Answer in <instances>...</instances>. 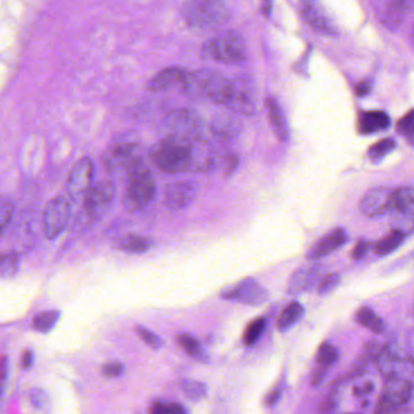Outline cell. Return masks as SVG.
Here are the masks:
<instances>
[{
  "label": "cell",
  "mask_w": 414,
  "mask_h": 414,
  "mask_svg": "<svg viewBox=\"0 0 414 414\" xmlns=\"http://www.w3.org/2000/svg\"><path fill=\"white\" fill-rule=\"evenodd\" d=\"M182 14L188 26L199 31L223 26L230 16L228 6L215 0L186 1L182 6Z\"/></svg>",
  "instance_id": "4"
},
{
  "label": "cell",
  "mask_w": 414,
  "mask_h": 414,
  "mask_svg": "<svg viewBox=\"0 0 414 414\" xmlns=\"http://www.w3.org/2000/svg\"><path fill=\"white\" fill-rule=\"evenodd\" d=\"M265 104H266L270 124H271L274 134L279 140L287 142L290 140V127H288V122L285 120V114L281 107L280 102L274 96H268Z\"/></svg>",
  "instance_id": "21"
},
{
  "label": "cell",
  "mask_w": 414,
  "mask_h": 414,
  "mask_svg": "<svg viewBox=\"0 0 414 414\" xmlns=\"http://www.w3.org/2000/svg\"><path fill=\"white\" fill-rule=\"evenodd\" d=\"M413 1L408 0H393L384 6L380 15V21L389 31H397L413 10Z\"/></svg>",
  "instance_id": "18"
},
{
  "label": "cell",
  "mask_w": 414,
  "mask_h": 414,
  "mask_svg": "<svg viewBox=\"0 0 414 414\" xmlns=\"http://www.w3.org/2000/svg\"><path fill=\"white\" fill-rule=\"evenodd\" d=\"M391 213H397L404 215V218H411L413 214V188L412 187H401L393 190L391 196Z\"/></svg>",
  "instance_id": "24"
},
{
  "label": "cell",
  "mask_w": 414,
  "mask_h": 414,
  "mask_svg": "<svg viewBox=\"0 0 414 414\" xmlns=\"http://www.w3.org/2000/svg\"><path fill=\"white\" fill-rule=\"evenodd\" d=\"M226 107L239 116H254L258 111V89L248 76L231 80V93Z\"/></svg>",
  "instance_id": "7"
},
{
  "label": "cell",
  "mask_w": 414,
  "mask_h": 414,
  "mask_svg": "<svg viewBox=\"0 0 414 414\" xmlns=\"http://www.w3.org/2000/svg\"><path fill=\"white\" fill-rule=\"evenodd\" d=\"M14 202L10 197H0V236L6 232L14 214Z\"/></svg>",
  "instance_id": "36"
},
{
  "label": "cell",
  "mask_w": 414,
  "mask_h": 414,
  "mask_svg": "<svg viewBox=\"0 0 414 414\" xmlns=\"http://www.w3.org/2000/svg\"><path fill=\"white\" fill-rule=\"evenodd\" d=\"M124 192V208L128 212H139L147 207L155 196L153 176L144 164L129 171Z\"/></svg>",
  "instance_id": "5"
},
{
  "label": "cell",
  "mask_w": 414,
  "mask_h": 414,
  "mask_svg": "<svg viewBox=\"0 0 414 414\" xmlns=\"http://www.w3.org/2000/svg\"><path fill=\"white\" fill-rule=\"evenodd\" d=\"M8 373H9V360L6 356H3V358H0V396L3 395V391L6 388Z\"/></svg>",
  "instance_id": "43"
},
{
  "label": "cell",
  "mask_w": 414,
  "mask_h": 414,
  "mask_svg": "<svg viewBox=\"0 0 414 414\" xmlns=\"http://www.w3.org/2000/svg\"><path fill=\"white\" fill-rule=\"evenodd\" d=\"M187 71L182 67H168L151 78L147 83V89L151 91H164L173 88L174 85H180L186 77Z\"/></svg>",
  "instance_id": "22"
},
{
  "label": "cell",
  "mask_w": 414,
  "mask_h": 414,
  "mask_svg": "<svg viewBox=\"0 0 414 414\" xmlns=\"http://www.w3.org/2000/svg\"><path fill=\"white\" fill-rule=\"evenodd\" d=\"M266 328V318L259 317L250 322L243 333L244 345L252 347L259 340Z\"/></svg>",
  "instance_id": "33"
},
{
  "label": "cell",
  "mask_w": 414,
  "mask_h": 414,
  "mask_svg": "<svg viewBox=\"0 0 414 414\" xmlns=\"http://www.w3.org/2000/svg\"><path fill=\"white\" fill-rule=\"evenodd\" d=\"M396 407L391 402H389L388 400L382 396L379 399L377 407L374 409V414H391Z\"/></svg>",
  "instance_id": "44"
},
{
  "label": "cell",
  "mask_w": 414,
  "mask_h": 414,
  "mask_svg": "<svg viewBox=\"0 0 414 414\" xmlns=\"http://www.w3.org/2000/svg\"><path fill=\"white\" fill-rule=\"evenodd\" d=\"M182 94L195 100H209L214 104H228L231 93V80L213 69L187 72L180 84Z\"/></svg>",
  "instance_id": "1"
},
{
  "label": "cell",
  "mask_w": 414,
  "mask_h": 414,
  "mask_svg": "<svg viewBox=\"0 0 414 414\" xmlns=\"http://www.w3.org/2000/svg\"><path fill=\"white\" fill-rule=\"evenodd\" d=\"M409 233L401 228L393 230L391 232L386 235L385 237L379 239L378 242L374 246V253L378 257H385L389 254L393 253L396 249L400 248L404 241L408 237Z\"/></svg>",
  "instance_id": "25"
},
{
  "label": "cell",
  "mask_w": 414,
  "mask_h": 414,
  "mask_svg": "<svg viewBox=\"0 0 414 414\" xmlns=\"http://www.w3.org/2000/svg\"><path fill=\"white\" fill-rule=\"evenodd\" d=\"M263 10H264L265 14L268 15V10H271V3H264L263 4Z\"/></svg>",
  "instance_id": "50"
},
{
  "label": "cell",
  "mask_w": 414,
  "mask_h": 414,
  "mask_svg": "<svg viewBox=\"0 0 414 414\" xmlns=\"http://www.w3.org/2000/svg\"><path fill=\"white\" fill-rule=\"evenodd\" d=\"M304 312H305L304 307L298 301L290 303V305L285 306V310L281 312L280 317L277 320V329L280 331H288L301 320Z\"/></svg>",
  "instance_id": "28"
},
{
  "label": "cell",
  "mask_w": 414,
  "mask_h": 414,
  "mask_svg": "<svg viewBox=\"0 0 414 414\" xmlns=\"http://www.w3.org/2000/svg\"><path fill=\"white\" fill-rule=\"evenodd\" d=\"M396 149V141L393 139H383V140L375 142L374 145L369 147L367 155L368 158L374 163H378V162L384 160L386 155H390L393 150Z\"/></svg>",
  "instance_id": "32"
},
{
  "label": "cell",
  "mask_w": 414,
  "mask_h": 414,
  "mask_svg": "<svg viewBox=\"0 0 414 414\" xmlns=\"http://www.w3.org/2000/svg\"><path fill=\"white\" fill-rule=\"evenodd\" d=\"M34 363V353L31 350L23 352L21 358V366L23 369H30Z\"/></svg>",
  "instance_id": "49"
},
{
  "label": "cell",
  "mask_w": 414,
  "mask_h": 414,
  "mask_svg": "<svg viewBox=\"0 0 414 414\" xmlns=\"http://www.w3.org/2000/svg\"><path fill=\"white\" fill-rule=\"evenodd\" d=\"M203 55L220 63H243L247 58V44L243 36L235 31L220 33L203 47Z\"/></svg>",
  "instance_id": "6"
},
{
  "label": "cell",
  "mask_w": 414,
  "mask_h": 414,
  "mask_svg": "<svg viewBox=\"0 0 414 414\" xmlns=\"http://www.w3.org/2000/svg\"><path fill=\"white\" fill-rule=\"evenodd\" d=\"M340 283V274H328L320 281L318 285V293L321 295H327L331 293Z\"/></svg>",
  "instance_id": "40"
},
{
  "label": "cell",
  "mask_w": 414,
  "mask_h": 414,
  "mask_svg": "<svg viewBox=\"0 0 414 414\" xmlns=\"http://www.w3.org/2000/svg\"><path fill=\"white\" fill-rule=\"evenodd\" d=\"M371 90H372V83L369 80H363L361 83H358L356 85V89H355V91H356L360 98L368 95V94L371 93Z\"/></svg>",
  "instance_id": "48"
},
{
  "label": "cell",
  "mask_w": 414,
  "mask_h": 414,
  "mask_svg": "<svg viewBox=\"0 0 414 414\" xmlns=\"http://www.w3.org/2000/svg\"><path fill=\"white\" fill-rule=\"evenodd\" d=\"M391 196L393 190L388 187H373L362 197L360 209L369 218L382 217L386 213H391Z\"/></svg>",
  "instance_id": "14"
},
{
  "label": "cell",
  "mask_w": 414,
  "mask_h": 414,
  "mask_svg": "<svg viewBox=\"0 0 414 414\" xmlns=\"http://www.w3.org/2000/svg\"><path fill=\"white\" fill-rule=\"evenodd\" d=\"M198 193V186L193 182H176L166 190V204L171 210H184L192 206Z\"/></svg>",
  "instance_id": "15"
},
{
  "label": "cell",
  "mask_w": 414,
  "mask_h": 414,
  "mask_svg": "<svg viewBox=\"0 0 414 414\" xmlns=\"http://www.w3.org/2000/svg\"><path fill=\"white\" fill-rule=\"evenodd\" d=\"M153 247V242L139 235H127L117 242V248L125 253L142 254Z\"/></svg>",
  "instance_id": "26"
},
{
  "label": "cell",
  "mask_w": 414,
  "mask_h": 414,
  "mask_svg": "<svg viewBox=\"0 0 414 414\" xmlns=\"http://www.w3.org/2000/svg\"><path fill=\"white\" fill-rule=\"evenodd\" d=\"M21 259L16 252L0 253V279H12L20 271Z\"/></svg>",
  "instance_id": "29"
},
{
  "label": "cell",
  "mask_w": 414,
  "mask_h": 414,
  "mask_svg": "<svg viewBox=\"0 0 414 414\" xmlns=\"http://www.w3.org/2000/svg\"><path fill=\"white\" fill-rule=\"evenodd\" d=\"M281 396H282V391H281L280 389H274V390H271V391L266 395V397H265V404L269 406V407L274 406V404L280 401Z\"/></svg>",
  "instance_id": "47"
},
{
  "label": "cell",
  "mask_w": 414,
  "mask_h": 414,
  "mask_svg": "<svg viewBox=\"0 0 414 414\" xmlns=\"http://www.w3.org/2000/svg\"><path fill=\"white\" fill-rule=\"evenodd\" d=\"M196 144L162 140L153 147L151 157L155 166L166 174H179L193 171Z\"/></svg>",
  "instance_id": "3"
},
{
  "label": "cell",
  "mask_w": 414,
  "mask_h": 414,
  "mask_svg": "<svg viewBox=\"0 0 414 414\" xmlns=\"http://www.w3.org/2000/svg\"><path fill=\"white\" fill-rule=\"evenodd\" d=\"M102 163L105 168L111 173L124 171L128 174L136 166L144 164L140 146L128 141L109 146L102 155Z\"/></svg>",
  "instance_id": "8"
},
{
  "label": "cell",
  "mask_w": 414,
  "mask_h": 414,
  "mask_svg": "<svg viewBox=\"0 0 414 414\" xmlns=\"http://www.w3.org/2000/svg\"><path fill=\"white\" fill-rule=\"evenodd\" d=\"M182 391L186 395L187 399L199 401L207 396V386L197 380H184L182 384Z\"/></svg>",
  "instance_id": "34"
},
{
  "label": "cell",
  "mask_w": 414,
  "mask_h": 414,
  "mask_svg": "<svg viewBox=\"0 0 414 414\" xmlns=\"http://www.w3.org/2000/svg\"><path fill=\"white\" fill-rule=\"evenodd\" d=\"M368 249H369V243L366 241H360L356 247L353 248L351 253V258L353 260H361L366 257V254L368 253Z\"/></svg>",
  "instance_id": "45"
},
{
  "label": "cell",
  "mask_w": 414,
  "mask_h": 414,
  "mask_svg": "<svg viewBox=\"0 0 414 414\" xmlns=\"http://www.w3.org/2000/svg\"><path fill=\"white\" fill-rule=\"evenodd\" d=\"M390 123V117L383 111H367L360 116L358 129L361 134L372 135L388 129Z\"/></svg>",
  "instance_id": "23"
},
{
  "label": "cell",
  "mask_w": 414,
  "mask_h": 414,
  "mask_svg": "<svg viewBox=\"0 0 414 414\" xmlns=\"http://www.w3.org/2000/svg\"><path fill=\"white\" fill-rule=\"evenodd\" d=\"M61 314L57 310H47L36 315L33 320V328L39 333H49L56 326Z\"/></svg>",
  "instance_id": "31"
},
{
  "label": "cell",
  "mask_w": 414,
  "mask_h": 414,
  "mask_svg": "<svg viewBox=\"0 0 414 414\" xmlns=\"http://www.w3.org/2000/svg\"><path fill=\"white\" fill-rule=\"evenodd\" d=\"M150 414H187V411L177 402H155L151 407Z\"/></svg>",
  "instance_id": "38"
},
{
  "label": "cell",
  "mask_w": 414,
  "mask_h": 414,
  "mask_svg": "<svg viewBox=\"0 0 414 414\" xmlns=\"http://www.w3.org/2000/svg\"><path fill=\"white\" fill-rule=\"evenodd\" d=\"M355 321L358 322L360 326L367 328L368 331H372L374 334H382L385 331L383 320L367 306H363L356 312Z\"/></svg>",
  "instance_id": "27"
},
{
  "label": "cell",
  "mask_w": 414,
  "mask_h": 414,
  "mask_svg": "<svg viewBox=\"0 0 414 414\" xmlns=\"http://www.w3.org/2000/svg\"><path fill=\"white\" fill-rule=\"evenodd\" d=\"M224 301H235L243 305L259 306L269 299V292L254 279H244L220 293Z\"/></svg>",
  "instance_id": "10"
},
{
  "label": "cell",
  "mask_w": 414,
  "mask_h": 414,
  "mask_svg": "<svg viewBox=\"0 0 414 414\" xmlns=\"http://www.w3.org/2000/svg\"><path fill=\"white\" fill-rule=\"evenodd\" d=\"M71 218V204L66 197H55L43 213V232L47 239H56L67 228Z\"/></svg>",
  "instance_id": "9"
},
{
  "label": "cell",
  "mask_w": 414,
  "mask_h": 414,
  "mask_svg": "<svg viewBox=\"0 0 414 414\" xmlns=\"http://www.w3.org/2000/svg\"><path fill=\"white\" fill-rule=\"evenodd\" d=\"M301 15L314 31L325 36H337L336 23L318 3L303 1L301 4Z\"/></svg>",
  "instance_id": "13"
},
{
  "label": "cell",
  "mask_w": 414,
  "mask_h": 414,
  "mask_svg": "<svg viewBox=\"0 0 414 414\" xmlns=\"http://www.w3.org/2000/svg\"><path fill=\"white\" fill-rule=\"evenodd\" d=\"M397 129H399L400 134L404 136L408 140L409 144L412 145L414 136L413 109L408 111V113L404 114V117L400 120L399 123H397Z\"/></svg>",
  "instance_id": "37"
},
{
  "label": "cell",
  "mask_w": 414,
  "mask_h": 414,
  "mask_svg": "<svg viewBox=\"0 0 414 414\" xmlns=\"http://www.w3.org/2000/svg\"><path fill=\"white\" fill-rule=\"evenodd\" d=\"M112 182H100L90 187L83 198V214L88 220H98L109 210L113 202Z\"/></svg>",
  "instance_id": "11"
},
{
  "label": "cell",
  "mask_w": 414,
  "mask_h": 414,
  "mask_svg": "<svg viewBox=\"0 0 414 414\" xmlns=\"http://www.w3.org/2000/svg\"><path fill=\"white\" fill-rule=\"evenodd\" d=\"M243 128V123L235 113H218L213 117L210 130L213 134L223 141L236 139Z\"/></svg>",
  "instance_id": "19"
},
{
  "label": "cell",
  "mask_w": 414,
  "mask_h": 414,
  "mask_svg": "<svg viewBox=\"0 0 414 414\" xmlns=\"http://www.w3.org/2000/svg\"><path fill=\"white\" fill-rule=\"evenodd\" d=\"M136 331H138L139 337H140L149 347H152V349L160 350V349L163 347V344H164V342H163L161 338L155 334V331H150V329H147V328L142 326L136 327Z\"/></svg>",
  "instance_id": "39"
},
{
  "label": "cell",
  "mask_w": 414,
  "mask_h": 414,
  "mask_svg": "<svg viewBox=\"0 0 414 414\" xmlns=\"http://www.w3.org/2000/svg\"><path fill=\"white\" fill-rule=\"evenodd\" d=\"M94 164L89 157H84L73 166L68 175L67 188L73 201L83 199L93 186Z\"/></svg>",
  "instance_id": "12"
},
{
  "label": "cell",
  "mask_w": 414,
  "mask_h": 414,
  "mask_svg": "<svg viewBox=\"0 0 414 414\" xmlns=\"http://www.w3.org/2000/svg\"><path fill=\"white\" fill-rule=\"evenodd\" d=\"M30 401L31 404L36 409H42L47 404V395L43 389L33 388L30 391Z\"/></svg>",
  "instance_id": "41"
},
{
  "label": "cell",
  "mask_w": 414,
  "mask_h": 414,
  "mask_svg": "<svg viewBox=\"0 0 414 414\" xmlns=\"http://www.w3.org/2000/svg\"><path fill=\"white\" fill-rule=\"evenodd\" d=\"M412 393L413 384L411 380L391 375L386 378V384L382 396L388 400L389 402H391L395 407H397L401 404H408L412 399Z\"/></svg>",
  "instance_id": "20"
},
{
  "label": "cell",
  "mask_w": 414,
  "mask_h": 414,
  "mask_svg": "<svg viewBox=\"0 0 414 414\" xmlns=\"http://www.w3.org/2000/svg\"><path fill=\"white\" fill-rule=\"evenodd\" d=\"M327 369L328 368L322 367V366H318L316 368V371L314 372L312 374V378H311V383L314 386H318V385H321L322 382H323V379L326 377Z\"/></svg>",
  "instance_id": "46"
},
{
  "label": "cell",
  "mask_w": 414,
  "mask_h": 414,
  "mask_svg": "<svg viewBox=\"0 0 414 414\" xmlns=\"http://www.w3.org/2000/svg\"><path fill=\"white\" fill-rule=\"evenodd\" d=\"M162 140L177 141L182 144H197L204 140L206 125L201 116L188 109H179L166 114L162 122Z\"/></svg>",
  "instance_id": "2"
},
{
  "label": "cell",
  "mask_w": 414,
  "mask_h": 414,
  "mask_svg": "<svg viewBox=\"0 0 414 414\" xmlns=\"http://www.w3.org/2000/svg\"><path fill=\"white\" fill-rule=\"evenodd\" d=\"M321 276V266L320 265H306L301 266L294 271L290 276V282L287 285V293L290 294H301L307 290H311Z\"/></svg>",
  "instance_id": "17"
},
{
  "label": "cell",
  "mask_w": 414,
  "mask_h": 414,
  "mask_svg": "<svg viewBox=\"0 0 414 414\" xmlns=\"http://www.w3.org/2000/svg\"><path fill=\"white\" fill-rule=\"evenodd\" d=\"M125 367L123 363L113 361V362L105 364L102 367V375L109 379L118 378L120 375H123Z\"/></svg>",
  "instance_id": "42"
},
{
  "label": "cell",
  "mask_w": 414,
  "mask_h": 414,
  "mask_svg": "<svg viewBox=\"0 0 414 414\" xmlns=\"http://www.w3.org/2000/svg\"><path fill=\"white\" fill-rule=\"evenodd\" d=\"M317 362L322 367H331L333 363H336L339 358V351L337 347H333L331 344H322L318 351H317Z\"/></svg>",
  "instance_id": "35"
},
{
  "label": "cell",
  "mask_w": 414,
  "mask_h": 414,
  "mask_svg": "<svg viewBox=\"0 0 414 414\" xmlns=\"http://www.w3.org/2000/svg\"><path fill=\"white\" fill-rule=\"evenodd\" d=\"M176 340H177V344L182 347V350L186 352L190 358H195V360L201 361V362H204L207 360L202 347L195 338L188 336V334H179L176 338Z\"/></svg>",
  "instance_id": "30"
},
{
  "label": "cell",
  "mask_w": 414,
  "mask_h": 414,
  "mask_svg": "<svg viewBox=\"0 0 414 414\" xmlns=\"http://www.w3.org/2000/svg\"><path fill=\"white\" fill-rule=\"evenodd\" d=\"M347 242V233L344 228H337L331 230V232L325 235L321 239L311 247L306 254V258L311 260H318L327 255L336 252Z\"/></svg>",
  "instance_id": "16"
}]
</instances>
